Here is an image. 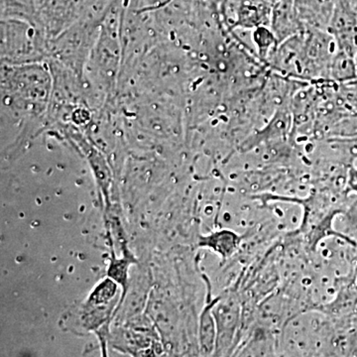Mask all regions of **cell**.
I'll use <instances>...</instances> for the list:
<instances>
[{
  "mask_svg": "<svg viewBox=\"0 0 357 357\" xmlns=\"http://www.w3.org/2000/svg\"><path fill=\"white\" fill-rule=\"evenodd\" d=\"M211 312L217 326L215 356H229L236 349V337L243 323V306L238 296L229 292L213 300Z\"/></svg>",
  "mask_w": 357,
  "mask_h": 357,
  "instance_id": "1",
  "label": "cell"
},
{
  "mask_svg": "<svg viewBox=\"0 0 357 357\" xmlns=\"http://www.w3.org/2000/svg\"><path fill=\"white\" fill-rule=\"evenodd\" d=\"M328 33L337 49L356 57L357 54V10L352 0H337Z\"/></svg>",
  "mask_w": 357,
  "mask_h": 357,
  "instance_id": "2",
  "label": "cell"
},
{
  "mask_svg": "<svg viewBox=\"0 0 357 357\" xmlns=\"http://www.w3.org/2000/svg\"><path fill=\"white\" fill-rule=\"evenodd\" d=\"M337 1L294 0V8L302 29L328 32Z\"/></svg>",
  "mask_w": 357,
  "mask_h": 357,
  "instance_id": "3",
  "label": "cell"
},
{
  "mask_svg": "<svg viewBox=\"0 0 357 357\" xmlns=\"http://www.w3.org/2000/svg\"><path fill=\"white\" fill-rule=\"evenodd\" d=\"M270 29L273 33L278 44L304 31L301 27L295 8L294 0H278L272 8Z\"/></svg>",
  "mask_w": 357,
  "mask_h": 357,
  "instance_id": "4",
  "label": "cell"
},
{
  "mask_svg": "<svg viewBox=\"0 0 357 357\" xmlns=\"http://www.w3.org/2000/svg\"><path fill=\"white\" fill-rule=\"evenodd\" d=\"M243 237L230 230H220L203 236L199 239V245L213 249L223 260L229 259L241 246Z\"/></svg>",
  "mask_w": 357,
  "mask_h": 357,
  "instance_id": "5",
  "label": "cell"
},
{
  "mask_svg": "<svg viewBox=\"0 0 357 357\" xmlns=\"http://www.w3.org/2000/svg\"><path fill=\"white\" fill-rule=\"evenodd\" d=\"M213 301L204 307L199 318V344L201 352L206 356L215 354L217 344V326L213 319L211 307Z\"/></svg>",
  "mask_w": 357,
  "mask_h": 357,
  "instance_id": "6",
  "label": "cell"
},
{
  "mask_svg": "<svg viewBox=\"0 0 357 357\" xmlns=\"http://www.w3.org/2000/svg\"><path fill=\"white\" fill-rule=\"evenodd\" d=\"M356 79V57L337 49L331 65V79L337 83H349Z\"/></svg>",
  "mask_w": 357,
  "mask_h": 357,
  "instance_id": "7",
  "label": "cell"
},
{
  "mask_svg": "<svg viewBox=\"0 0 357 357\" xmlns=\"http://www.w3.org/2000/svg\"><path fill=\"white\" fill-rule=\"evenodd\" d=\"M119 294V284L112 278L100 282L95 290L89 296L86 304L89 305H112L116 304V296Z\"/></svg>",
  "mask_w": 357,
  "mask_h": 357,
  "instance_id": "8",
  "label": "cell"
},
{
  "mask_svg": "<svg viewBox=\"0 0 357 357\" xmlns=\"http://www.w3.org/2000/svg\"><path fill=\"white\" fill-rule=\"evenodd\" d=\"M129 264H130L129 260H112L109 269V278L114 279L117 284H121L123 287H126Z\"/></svg>",
  "mask_w": 357,
  "mask_h": 357,
  "instance_id": "9",
  "label": "cell"
},
{
  "mask_svg": "<svg viewBox=\"0 0 357 357\" xmlns=\"http://www.w3.org/2000/svg\"><path fill=\"white\" fill-rule=\"evenodd\" d=\"M267 2H269L271 6H274L275 3H276L278 0H266Z\"/></svg>",
  "mask_w": 357,
  "mask_h": 357,
  "instance_id": "10",
  "label": "cell"
}]
</instances>
